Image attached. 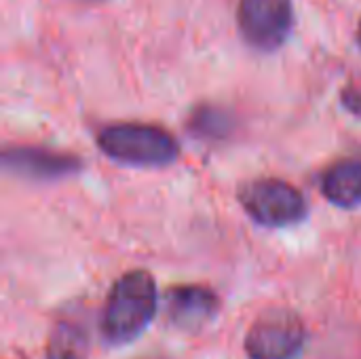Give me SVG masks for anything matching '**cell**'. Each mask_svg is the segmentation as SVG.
<instances>
[{"label": "cell", "instance_id": "cell-9", "mask_svg": "<svg viewBox=\"0 0 361 359\" xmlns=\"http://www.w3.org/2000/svg\"><path fill=\"white\" fill-rule=\"evenodd\" d=\"M47 359H87V336L80 326L61 322L49 341Z\"/></svg>", "mask_w": 361, "mask_h": 359}, {"label": "cell", "instance_id": "cell-5", "mask_svg": "<svg viewBox=\"0 0 361 359\" xmlns=\"http://www.w3.org/2000/svg\"><path fill=\"white\" fill-rule=\"evenodd\" d=\"M237 23L258 51H277L294 28L292 0H239Z\"/></svg>", "mask_w": 361, "mask_h": 359}, {"label": "cell", "instance_id": "cell-3", "mask_svg": "<svg viewBox=\"0 0 361 359\" xmlns=\"http://www.w3.org/2000/svg\"><path fill=\"white\" fill-rule=\"evenodd\" d=\"M237 199L245 214L260 226L286 229L307 218V199L290 182L279 178L250 180L237 190Z\"/></svg>", "mask_w": 361, "mask_h": 359}, {"label": "cell", "instance_id": "cell-10", "mask_svg": "<svg viewBox=\"0 0 361 359\" xmlns=\"http://www.w3.org/2000/svg\"><path fill=\"white\" fill-rule=\"evenodd\" d=\"M192 133L201 135V138H209V140H222L231 133L233 129V116L216 106H199L190 121H188Z\"/></svg>", "mask_w": 361, "mask_h": 359}, {"label": "cell", "instance_id": "cell-8", "mask_svg": "<svg viewBox=\"0 0 361 359\" xmlns=\"http://www.w3.org/2000/svg\"><path fill=\"white\" fill-rule=\"evenodd\" d=\"M322 195L336 207L353 209L361 205V159L345 157L334 161L322 176Z\"/></svg>", "mask_w": 361, "mask_h": 359}, {"label": "cell", "instance_id": "cell-1", "mask_svg": "<svg viewBox=\"0 0 361 359\" xmlns=\"http://www.w3.org/2000/svg\"><path fill=\"white\" fill-rule=\"evenodd\" d=\"M157 281L148 271L121 275L108 292L99 332L110 347H125L142 336L157 315Z\"/></svg>", "mask_w": 361, "mask_h": 359}, {"label": "cell", "instance_id": "cell-4", "mask_svg": "<svg viewBox=\"0 0 361 359\" xmlns=\"http://www.w3.org/2000/svg\"><path fill=\"white\" fill-rule=\"evenodd\" d=\"M307 341L305 322L288 307L260 313L250 326L243 349L247 359H296Z\"/></svg>", "mask_w": 361, "mask_h": 359}, {"label": "cell", "instance_id": "cell-6", "mask_svg": "<svg viewBox=\"0 0 361 359\" xmlns=\"http://www.w3.org/2000/svg\"><path fill=\"white\" fill-rule=\"evenodd\" d=\"M4 169L30 180H59L82 169V161L70 152L40 146H13L2 154Z\"/></svg>", "mask_w": 361, "mask_h": 359}, {"label": "cell", "instance_id": "cell-7", "mask_svg": "<svg viewBox=\"0 0 361 359\" xmlns=\"http://www.w3.org/2000/svg\"><path fill=\"white\" fill-rule=\"evenodd\" d=\"M220 311V298L218 294L199 284H186V286H173L165 294V313L171 326L197 332L212 324Z\"/></svg>", "mask_w": 361, "mask_h": 359}, {"label": "cell", "instance_id": "cell-12", "mask_svg": "<svg viewBox=\"0 0 361 359\" xmlns=\"http://www.w3.org/2000/svg\"><path fill=\"white\" fill-rule=\"evenodd\" d=\"M357 40H360V47H361V21H360V30H357Z\"/></svg>", "mask_w": 361, "mask_h": 359}, {"label": "cell", "instance_id": "cell-13", "mask_svg": "<svg viewBox=\"0 0 361 359\" xmlns=\"http://www.w3.org/2000/svg\"><path fill=\"white\" fill-rule=\"evenodd\" d=\"M85 2H91V0H85Z\"/></svg>", "mask_w": 361, "mask_h": 359}, {"label": "cell", "instance_id": "cell-2", "mask_svg": "<svg viewBox=\"0 0 361 359\" xmlns=\"http://www.w3.org/2000/svg\"><path fill=\"white\" fill-rule=\"evenodd\" d=\"M97 146L112 161L131 167H165L180 154V144L169 131L144 123L110 125L97 135Z\"/></svg>", "mask_w": 361, "mask_h": 359}, {"label": "cell", "instance_id": "cell-11", "mask_svg": "<svg viewBox=\"0 0 361 359\" xmlns=\"http://www.w3.org/2000/svg\"><path fill=\"white\" fill-rule=\"evenodd\" d=\"M341 99H343V106H345L351 114L361 116V87H357V85H349V87L343 91Z\"/></svg>", "mask_w": 361, "mask_h": 359}]
</instances>
